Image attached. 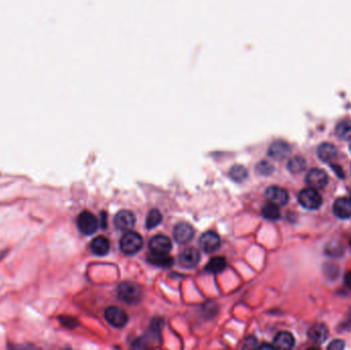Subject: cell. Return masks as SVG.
<instances>
[{"label":"cell","mask_w":351,"mask_h":350,"mask_svg":"<svg viewBox=\"0 0 351 350\" xmlns=\"http://www.w3.org/2000/svg\"><path fill=\"white\" fill-rule=\"evenodd\" d=\"M149 262L155 266L160 267H170L174 264V260L168 255H153L149 258Z\"/></svg>","instance_id":"24"},{"label":"cell","mask_w":351,"mask_h":350,"mask_svg":"<svg viewBox=\"0 0 351 350\" xmlns=\"http://www.w3.org/2000/svg\"><path fill=\"white\" fill-rule=\"evenodd\" d=\"M295 345V338L288 332H280L274 338V347L280 349H290Z\"/></svg>","instance_id":"18"},{"label":"cell","mask_w":351,"mask_h":350,"mask_svg":"<svg viewBox=\"0 0 351 350\" xmlns=\"http://www.w3.org/2000/svg\"><path fill=\"white\" fill-rule=\"evenodd\" d=\"M306 168V162L301 156H295L290 160L288 164V168L292 174H298L304 170Z\"/></svg>","instance_id":"25"},{"label":"cell","mask_w":351,"mask_h":350,"mask_svg":"<svg viewBox=\"0 0 351 350\" xmlns=\"http://www.w3.org/2000/svg\"><path fill=\"white\" fill-rule=\"evenodd\" d=\"M200 260V252L194 248H187L179 255V263L185 268H193Z\"/></svg>","instance_id":"11"},{"label":"cell","mask_w":351,"mask_h":350,"mask_svg":"<svg viewBox=\"0 0 351 350\" xmlns=\"http://www.w3.org/2000/svg\"><path fill=\"white\" fill-rule=\"evenodd\" d=\"M117 294H118V297L124 302L134 304L141 300L142 290L134 282H124L118 286V288H117Z\"/></svg>","instance_id":"1"},{"label":"cell","mask_w":351,"mask_h":350,"mask_svg":"<svg viewBox=\"0 0 351 350\" xmlns=\"http://www.w3.org/2000/svg\"><path fill=\"white\" fill-rule=\"evenodd\" d=\"M290 152V147L286 142L276 141L272 143L269 148V156L274 160H284Z\"/></svg>","instance_id":"14"},{"label":"cell","mask_w":351,"mask_h":350,"mask_svg":"<svg viewBox=\"0 0 351 350\" xmlns=\"http://www.w3.org/2000/svg\"><path fill=\"white\" fill-rule=\"evenodd\" d=\"M336 134L341 140H351V120H342L336 126Z\"/></svg>","instance_id":"21"},{"label":"cell","mask_w":351,"mask_h":350,"mask_svg":"<svg viewBox=\"0 0 351 350\" xmlns=\"http://www.w3.org/2000/svg\"><path fill=\"white\" fill-rule=\"evenodd\" d=\"M306 182L307 184L314 189H322L324 188L328 182V174L324 170H320V168H312L309 170L306 176Z\"/></svg>","instance_id":"10"},{"label":"cell","mask_w":351,"mask_h":350,"mask_svg":"<svg viewBox=\"0 0 351 350\" xmlns=\"http://www.w3.org/2000/svg\"><path fill=\"white\" fill-rule=\"evenodd\" d=\"M172 246L170 240L164 236H156L149 242V250L153 255H168Z\"/></svg>","instance_id":"6"},{"label":"cell","mask_w":351,"mask_h":350,"mask_svg":"<svg viewBox=\"0 0 351 350\" xmlns=\"http://www.w3.org/2000/svg\"><path fill=\"white\" fill-rule=\"evenodd\" d=\"M265 194L270 202L278 206H284L288 202V194L286 190L282 187L271 186L267 188Z\"/></svg>","instance_id":"12"},{"label":"cell","mask_w":351,"mask_h":350,"mask_svg":"<svg viewBox=\"0 0 351 350\" xmlns=\"http://www.w3.org/2000/svg\"><path fill=\"white\" fill-rule=\"evenodd\" d=\"M99 222L94 214L90 212L84 210L77 218V227L80 231L86 236H92L96 231Z\"/></svg>","instance_id":"4"},{"label":"cell","mask_w":351,"mask_h":350,"mask_svg":"<svg viewBox=\"0 0 351 350\" xmlns=\"http://www.w3.org/2000/svg\"><path fill=\"white\" fill-rule=\"evenodd\" d=\"M162 221V215L158 210H151L148 214L146 219V227L148 229H153L158 225H160Z\"/></svg>","instance_id":"23"},{"label":"cell","mask_w":351,"mask_h":350,"mask_svg":"<svg viewBox=\"0 0 351 350\" xmlns=\"http://www.w3.org/2000/svg\"><path fill=\"white\" fill-rule=\"evenodd\" d=\"M335 215L341 219H348L351 217V200L347 198H340L334 204Z\"/></svg>","instance_id":"15"},{"label":"cell","mask_w":351,"mask_h":350,"mask_svg":"<svg viewBox=\"0 0 351 350\" xmlns=\"http://www.w3.org/2000/svg\"><path fill=\"white\" fill-rule=\"evenodd\" d=\"M105 318L107 322L115 328L124 326L128 320V314L124 312V311L116 306H111L106 309Z\"/></svg>","instance_id":"5"},{"label":"cell","mask_w":351,"mask_h":350,"mask_svg":"<svg viewBox=\"0 0 351 350\" xmlns=\"http://www.w3.org/2000/svg\"><path fill=\"white\" fill-rule=\"evenodd\" d=\"M256 168H257V172H258L259 174H264V176H265V174H271L272 170H273V166H272L269 162H264V160L261 162L259 164H257Z\"/></svg>","instance_id":"27"},{"label":"cell","mask_w":351,"mask_h":350,"mask_svg":"<svg viewBox=\"0 0 351 350\" xmlns=\"http://www.w3.org/2000/svg\"><path fill=\"white\" fill-rule=\"evenodd\" d=\"M226 267V260L224 257H214L206 266V270L210 274H220Z\"/></svg>","instance_id":"19"},{"label":"cell","mask_w":351,"mask_h":350,"mask_svg":"<svg viewBox=\"0 0 351 350\" xmlns=\"http://www.w3.org/2000/svg\"><path fill=\"white\" fill-rule=\"evenodd\" d=\"M273 347H274V346H272V345H268V344H264V345H261V346H260V348H261V349H265V348H267V349H272Z\"/></svg>","instance_id":"31"},{"label":"cell","mask_w":351,"mask_h":350,"mask_svg":"<svg viewBox=\"0 0 351 350\" xmlns=\"http://www.w3.org/2000/svg\"><path fill=\"white\" fill-rule=\"evenodd\" d=\"M344 282H345V286L351 290V272H347L346 276H345V278H344Z\"/></svg>","instance_id":"30"},{"label":"cell","mask_w":351,"mask_h":350,"mask_svg":"<svg viewBox=\"0 0 351 350\" xmlns=\"http://www.w3.org/2000/svg\"><path fill=\"white\" fill-rule=\"evenodd\" d=\"M193 236H194V229L190 224L186 222H182L174 226V238L178 244H186L192 240Z\"/></svg>","instance_id":"8"},{"label":"cell","mask_w":351,"mask_h":350,"mask_svg":"<svg viewBox=\"0 0 351 350\" xmlns=\"http://www.w3.org/2000/svg\"><path fill=\"white\" fill-rule=\"evenodd\" d=\"M328 336V330L324 324H318L312 326L308 330L309 339L316 344L324 343Z\"/></svg>","instance_id":"13"},{"label":"cell","mask_w":351,"mask_h":350,"mask_svg":"<svg viewBox=\"0 0 351 350\" xmlns=\"http://www.w3.org/2000/svg\"><path fill=\"white\" fill-rule=\"evenodd\" d=\"M136 224V217L130 210H122L114 217L115 227L122 231H130Z\"/></svg>","instance_id":"7"},{"label":"cell","mask_w":351,"mask_h":350,"mask_svg":"<svg viewBox=\"0 0 351 350\" xmlns=\"http://www.w3.org/2000/svg\"><path fill=\"white\" fill-rule=\"evenodd\" d=\"M143 246V238L138 232L126 231L120 240V250L126 255H134Z\"/></svg>","instance_id":"2"},{"label":"cell","mask_w":351,"mask_h":350,"mask_svg":"<svg viewBox=\"0 0 351 350\" xmlns=\"http://www.w3.org/2000/svg\"><path fill=\"white\" fill-rule=\"evenodd\" d=\"M90 250L96 256H105L110 250V242L105 236H98L92 242Z\"/></svg>","instance_id":"16"},{"label":"cell","mask_w":351,"mask_h":350,"mask_svg":"<svg viewBox=\"0 0 351 350\" xmlns=\"http://www.w3.org/2000/svg\"><path fill=\"white\" fill-rule=\"evenodd\" d=\"M256 346H257V340L254 337H250L246 341V344L244 345V348H254V347H256Z\"/></svg>","instance_id":"29"},{"label":"cell","mask_w":351,"mask_h":350,"mask_svg":"<svg viewBox=\"0 0 351 350\" xmlns=\"http://www.w3.org/2000/svg\"><path fill=\"white\" fill-rule=\"evenodd\" d=\"M326 254L332 257H338L343 254V246L340 242H328L326 248Z\"/></svg>","instance_id":"26"},{"label":"cell","mask_w":351,"mask_h":350,"mask_svg":"<svg viewBox=\"0 0 351 350\" xmlns=\"http://www.w3.org/2000/svg\"><path fill=\"white\" fill-rule=\"evenodd\" d=\"M262 215L267 220L276 221L280 218V210L278 204L270 202L262 208Z\"/></svg>","instance_id":"20"},{"label":"cell","mask_w":351,"mask_h":350,"mask_svg":"<svg viewBox=\"0 0 351 350\" xmlns=\"http://www.w3.org/2000/svg\"><path fill=\"white\" fill-rule=\"evenodd\" d=\"M318 155L322 162H328L333 160L336 158L337 149L333 144L324 143L318 147Z\"/></svg>","instance_id":"17"},{"label":"cell","mask_w":351,"mask_h":350,"mask_svg":"<svg viewBox=\"0 0 351 350\" xmlns=\"http://www.w3.org/2000/svg\"><path fill=\"white\" fill-rule=\"evenodd\" d=\"M350 246H351V240H350Z\"/></svg>","instance_id":"33"},{"label":"cell","mask_w":351,"mask_h":350,"mask_svg":"<svg viewBox=\"0 0 351 350\" xmlns=\"http://www.w3.org/2000/svg\"><path fill=\"white\" fill-rule=\"evenodd\" d=\"M230 178L236 182H244L248 178V170L244 166L236 164L231 168L230 172Z\"/></svg>","instance_id":"22"},{"label":"cell","mask_w":351,"mask_h":350,"mask_svg":"<svg viewBox=\"0 0 351 350\" xmlns=\"http://www.w3.org/2000/svg\"><path fill=\"white\" fill-rule=\"evenodd\" d=\"M350 151H351V144H350Z\"/></svg>","instance_id":"32"},{"label":"cell","mask_w":351,"mask_h":350,"mask_svg":"<svg viewBox=\"0 0 351 350\" xmlns=\"http://www.w3.org/2000/svg\"><path fill=\"white\" fill-rule=\"evenodd\" d=\"M221 240L216 232L208 231L200 238V246L206 252H212L220 248Z\"/></svg>","instance_id":"9"},{"label":"cell","mask_w":351,"mask_h":350,"mask_svg":"<svg viewBox=\"0 0 351 350\" xmlns=\"http://www.w3.org/2000/svg\"><path fill=\"white\" fill-rule=\"evenodd\" d=\"M299 202L305 208L318 210L322 202L320 194L314 188H306L299 193Z\"/></svg>","instance_id":"3"},{"label":"cell","mask_w":351,"mask_h":350,"mask_svg":"<svg viewBox=\"0 0 351 350\" xmlns=\"http://www.w3.org/2000/svg\"><path fill=\"white\" fill-rule=\"evenodd\" d=\"M345 347V343L342 341V340H334V341H332L328 348V349H334V350H341Z\"/></svg>","instance_id":"28"}]
</instances>
